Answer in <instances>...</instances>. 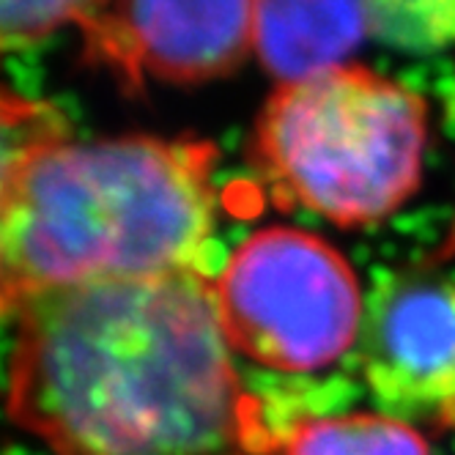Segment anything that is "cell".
I'll list each match as a JSON object with an SVG mask.
<instances>
[{
	"mask_svg": "<svg viewBox=\"0 0 455 455\" xmlns=\"http://www.w3.org/2000/svg\"><path fill=\"white\" fill-rule=\"evenodd\" d=\"M6 411L52 455H255L214 277L181 272L50 291L14 313Z\"/></svg>",
	"mask_w": 455,
	"mask_h": 455,
	"instance_id": "obj_1",
	"label": "cell"
},
{
	"mask_svg": "<svg viewBox=\"0 0 455 455\" xmlns=\"http://www.w3.org/2000/svg\"><path fill=\"white\" fill-rule=\"evenodd\" d=\"M214 168V143L195 138L69 135L28 154L0 239L12 315L60 288L209 275Z\"/></svg>",
	"mask_w": 455,
	"mask_h": 455,
	"instance_id": "obj_2",
	"label": "cell"
},
{
	"mask_svg": "<svg viewBox=\"0 0 455 455\" xmlns=\"http://www.w3.org/2000/svg\"><path fill=\"white\" fill-rule=\"evenodd\" d=\"M426 148V100L351 63L280 83L250 143L277 198L340 228L395 214L422 184Z\"/></svg>",
	"mask_w": 455,
	"mask_h": 455,
	"instance_id": "obj_3",
	"label": "cell"
},
{
	"mask_svg": "<svg viewBox=\"0 0 455 455\" xmlns=\"http://www.w3.org/2000/svg\"><path fill=\"white\" fill-rule=\"evenodd\" d=\"M234 351L280 373H313L360 346L368 302L348 258L302 228H261L214 277Z\"/></svg>",
	"mask_w": 455,
	"mask_h": 455,
	"instance_id": "obj_4",
	"label": "cell"
},
{
	"mask_svg": "<svg viewBox=\"0 0 455 455\" xmlns=\"http://www.w3.org/2000/svg\"><path fill=\"white\" fill-rule=\"evenodd\" d=\"M83 60L124 88L148 77L204 83L236 69L252 50V4H80Z\"/></svg>",
	"mask_w": 455,
	"mask_h": 455,
	"instance_id": "obj_5",
	"label": "cell"
},
{
	"mask_svg": "<svg viewBox=\"0 0 455 455\" xmlns=\"http://www.w3.org/2000/svg\"><path fill=\"white\" fill-rule=\"evenodd\" d=\"M360 365L376 401L406 422L455 428V283L398 277L368 299Z\"/></svg>",
	"mask_w": 455,
	"mask_h": 455,
	"instance_id": "obj_6",
	"label": "cell"
},
{
	"mask_svg": "<svg viewBox=\"0 0 455 455\" xmlns=\"http://www.w3.org/2000/svg\"><path fill=\"white\" fill-rule=\"evenodd\" d=\"M368 34L365 4H252V50L280 83L343 67Z\"/></svg>",
	"mask_w": 455,
	"mask_h": 455,
	"instance_id": "obj_7",
	"label": "cell"
},
{
	"mask_svg": "<svg viewBox=\"0 0 455 455\" xmlns=\"http://www.w3.org/2000/svg\"><path fill=\"white\" fill-rule=\"evenodd\" d=\"M283 455H431V450L411 422L360 411L299 422L285 436Z\"/></svg>",
	"mask_w": 455,
	"mask_h": 455,
	"instance_id": "obj_8",
	"label": "cell"
},
{
	"mask_svg": "<svg viewBox=\"0 0 455 455\" xmlns=\"http://www.w3.org/2000/svg\"><path fill=\"white\" fill-rule=\"evenodd\" d=\"M72 126L63 113L34 96H25L0 83V239H4V212L17 168L39 146L69 138ZM12 315L4 283V247H0V321Z\"/></svg>",
	"mask_w": 455,
	"mask_h": 455,
	"instance_id": "obj_9",
	"label": "cell"
},
{
	"mask_svg": "<svg viewBox=\"0 0 455 455\" xmlns=\"http://www.w3.org/2000/svg\"><path fill=\"white\" fill-rule=\"evenodd\" d=\"M80 4H58V0H44V4H0V55L34 47L36 42L50 39L55 30L77 22Z\"/></svg>",
	"mask_w": 455,
	"mask_h": 455,
	"instance_id": "obj_10",
	"label": "cell"
}]
</instances>
